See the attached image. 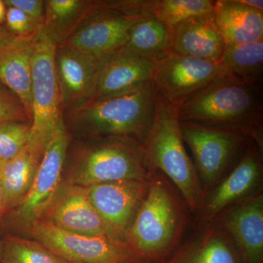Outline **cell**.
Listing matches in <instances>:
<instances>
[{
	"mask_svg": "<svg viewBox=\"0 0 263 263\" xmlns=\"http://www.w3.org/2000/svg\"><path fill=\"white\" fill-rule=\"evenodd\" d=\"M71 155L67 182L89 187L124 180L141 181L147 162L143 145L123 137H96Z\"/></svg>",
	"mask_w": 263,
	"mask_h": 263,
	"instance_id": "3957f363",
	"label": "cell"
},
{
	"mask_svg": "<svg viewBox=\"0 0 263 263\" xmlns=\"http://www.w3.org/2000/svg\"><path fill=\"white\" fill-rule=\"evenodd\" d=\"M176 229V208L171 195L162 183H152L128 230L129 243L143 255L160 253L171 245Z\"/></svg>",
	"mask_w": 263,
	"mask_h": 263,
	"instance_id": "30bf717a",
	"label": "cell"
},
{
	"mask_svg": "<svg viewBox=\"0 0 263 263\" xmlns=\"http://www.w3.org/2000/svg\"><path fill=\"white\" fill-rule=\"evenodd\" d=\"M241 4L247 5L250 8H254L263 11L262 0H238Z\"/></svg>",
	"mask_w": 263,
	"mask_h": 263,
	"instance_id": "d6a6232c",
	"label": "cell"
},
{
	"mask_svg": "<svg viewBox=\"0 0 263 263\" xmlns=\"http://www.w3.org/2000/svg\"><path fill=\"white\" fill-rule=\"evenodd\" d=\"M38 33L14 35L0 47V83L23 103L32 121V66Z\"/></svg>",
	"mask_w": 263,
	"mask_h": 263,
	"instance_id": "2e32d148",
	"label": "cell"
},
{
	"mask_svg": "<svg viewBox=\"0 0 263 263\" xmlns=\"http://www.w3.org/2000/svg\"><path fill=\"white\" fill-rule=\"evenodd\" d=\"M183 141L190 147L202 180L216 181L245 143L243 135L180 122Z\"/></svg>",
	"mask_w": 263,
	"mask_h": 263,
	"instance_id": "8fae6325",
	"label": "cell"
},
{
	"mask_svg": "<svg viewBox=\"0 0 263 263\" xmlns=\"http://www.w3.org/2000/svg\"><path fill=\"white\" fill-rule=\"evenodd\" d=\"M91 204L112 239L120 242L127 235L132 216L144 189L138 180H124L89 186Z\"/></svg>",
	"mask_w": 263,
	"mask_h": 263,
	"instance_id": "4fadbf2b",
	"label": "cell"
},
{
	"mask_svg": "<svg viewBox=\"0 0 263 263\" xmlns=\"http://www.w3.org/2000/svg\"><path fill=\"white\" fill-rule=\"evenodd\" d=\"M53 61L62 113L71 105L91 96L101 64L66 46L56 47Z\"/></svg>",
	"mask_w": 263,
	"mask_h": 263,
	"instance_id": "9a60e30c",
	"label": "cell"
},
{
	"mask_svg": "<svg viewBox=\"0 0 263 263\" xmlns=\"http://www.w3.org/2000/svg\"><path fill=\"white\" fill-rule=\"evenodd\" d=\"M6 28L15 35H29L41 32L43 22L29 16L22 10L7 6Z\"/></svg>",
	"mask_w": 263,
	"mask_h": 263,
	"instance_id": "f546056e",
	"label": "cell"
},
{
	"mask_svg": "<svg viewBox=\"0 0 263 263\" xmlns=\"http://www.w3.org/2000/svg\"><path fill=\"white\" fill-rule=\"evenodd\" d=\"M40 162L27 146L18 155L0 164V186L6 214L21 205L28 195Z\"/></svg>",
	"mask_w": 263,
	"mask_h": 263,
	"instance_id": "7402d4cb",
	"label": "cell"
},
{
	"mask_svg": "<svg viewBox=\"0 0 263 263\" xmlns=\"http://www.w3.org/2000/svg\"><path fill=\"white\" fill-rule=\"evenodd\" d=\"M31 123L9 121L0 123V164L13 158L27 146Z\"/></svg>",
	"mask_w": 263,
	"mask_h": 263,
	"instance_id": "4316f807",
	"label": "cell"
},
{
	"mask_svg": "<svg viewBox=\"0 0 263 263\" xmlns=\"http://www.w3.org/2000/svg\"><path fill=\"white\" fill-rule=\"evenodd\" d=\"M156 62L117 50L100 65L92 94L103 98L129 92L153 80Z\"/></svg>",
	"mask_w": 263,
	"mask_h": 263,
	"instance_id": "5bb4252c",
	"label": "cell"
},
{
	"mask_svg": "<svg viewBox=\"0 0 263 263\" xmlns=\"http://www.w3.org/2000/svg\"><path fill=\"white\" fill-rule=\"evenodd\" d=\"M70 141V133L62 117L40 162L28 195L21 205L5 214H9L10 222L16 228L27 230L33 222L41 219L51 203L62 183V173Z\"/></svg>",
	"mask_w": 263,
	"mask_h": 263,
	"instance_id": "8992f818",
	"label": "cell"
},
{
	"mask_svg": "<svg viewBox=\"0 0 263 263\" xmlns=\"http://www.w3.org/2000/svg\"><path fill=\"white\" fill-rule=\"evenodd\" d=\"M221 64L173 53L156 64L153 82L157 92L179 108L183 103L226 76Z\"/></svg>",
	"mask_w": 263,
	"mask_h": 263,
	"instance_id": "ba28073f",
	"label": "cell"
},
{
	"mask_svg": "<svg viewBox=\"0 0 263 263\" xmlns=\"http://www.w3.org/2000/svg\"><path fill=\"white\" fill-rule=\"evenodd\" d=\"M2 263H66L41 243L15 235L3 238Z\"/></svg>",
	"mask_w": 263,
	"mask_h": 263,
	"instance_id": "484cf974",
	"label": "cell"
},
{
	"mask_svg": "<svg viewBox=\"0 0 263 263\" xmlns=\"http://www.w3.org/2000/svg\"><path fill=\"white\" fill-rule=\"evenodd\" d=\"M66 263H70V262H66Z\"/></svg>",
	"mask_w": 263,
	"mask_h": 263,
	"instance_id": "8d00e7d4",
	"label": "cell"
},
{
	"mask_svg": "<svg viewBox=\"0 0 263 263\" xmlns=\"http://www.w3.org/2000/svg\"><path fill=\"white\" fill-rule=\"evenodd\" d=\"M15 34H12L6 27H0V47L3 46L7 41H9Z\"/></svg>",
	"mask_w": 263,
	"mask_h": 263,
	"instance_id": "1f68e13d",
	"label": "cell"
},
{
	"mask_svg": "<svg viewBox=\"0 0 263 263\" xmlns=\"http://www.w3.org/2000/svg\"><path fill=\"white\" fill-rule=\"evenodd\" d=\"M2 254H3V240L0 238V263H2Z\"/></svg>",
	"mask_w": 263,
	"mask_h": 263,
	"instance_id": "d590c367",
	"label": "cell"
},
{
	"mask_svg": "<svg viewBox=\"0 0 263 263\" xmlns=\"http://www.w3.org/2000/svg\"><path fill=\"white\" fill-rule=\"evenodd\" d=\"M179 122L243 136H259L263 119L262 83L223 76L178 108Z\"/></svg>",
	"mask_w": 263,
	"mask_h": 263,
	"instance_id": "7a4b0ae2",
	"label": "cell"
},
{
	"mask_svg": "<svg viewBox=\"0 0 263 263\" xmlns=\"http://www.w3.org/2000/svg\"><path fill=\"white\" fill-rule=\"evenodd\" d=\"M6 6L13 7L43 23L45 3L42 0H5Z\"/></svg>",
	"mask_w": 263,
	"mask_h": 263,
	"instance_id": "4dcf8cb0",
	"label": "cell"
},
{
	"mask_svg": "<svg viewBox=\"0 0 263 263\" xmlns=\"http://www.w3.org/2000/svg\"><path fill=\"white\" fill-rule=\"evenodd\" d=\"M7 6L4 1L0 0V27L5 22V15H6Z\"/></svg>",
	"mask_w": 263,
	"mask_h": 263,
	"instance_id": "e575fe53",
	"label": "cell"
},
{
	"mask_svg": "<svg viewBox=\"0 0 263 263\" xmlns=\"http://www.w3.org/2000/svg\"><path fill=\"white\" fill-rule=\"evenodd\" d=\"M213 12L226 45L263 41V11L241 4L238 0H218Z\"/></svg>",
	"mask_w": 263,
	"mask_h": 263,
	"instance_id": "d6986e66",
	"label": "cell"
},
{
	"mask_svg": "<svg viewBox=\"0 0 263 263\" xmlns=\"http://www.w3.org/2000/svg\"><path fill=\"white\" fill-rule=\"evenodd\" d=\"M213 0H148L147 9L174 31L180 24L214 11Z\"/></svg>",
	"mask_w": 263,
	"mask_h": 263,
	"instance_id": "d4e9b609",
	"label": "cell"
},
{
	"mask_svg": "<svg viewBox=\"0 0 263 263\" xmlns=\"http://www.w3.org/2000/svg\"><path fill=\"white\" fill-rule=\"evenodd\" d=\"M181 263H235L234 257L220 238L208 240Z\"/></svg>",
	"mask_w": 263,
	"mask_h": 263,
	"instance_id": "83f0119b",
	"label": "cell"
},
{
	"mask_svg": "<svg viewBox=\"0 0 263 263\" xmlns=\"http://www.w3.org/2000/svg\"><path fill=\"white\" fill-rule=\"evenodd\" d=\"M43 30L61 46L98 8V0H46Z\"/></svg>",
	"mask_w": 263,
	"mask_h": 263,
	"instance_id": "44dd1931",
	"label": "cell"
},
{
	"mask_svg": "<svg viewBox=\"0 0 263 263\" xmlns=\"http://www.w3.org/2000/svg\"><path fill=\"white\" fill-rule=\"evenodd\" d=\"M226 226L234 238L245 263H262V195L254 197L233 209L227 217Z\"/></svg>",
	"mask_w": 263,
	"mask_h": 263,
	"instance_id": "ac0fdd59",
	"label": "cell"
},
{
	"mask_svg": "<svg viewBox=\"0 0 263 263\" xmlns=\"http://www.w3.org/2000/svg\"><path fill=\"white\" fill-rule=\"evenodd\" d=\"M5 214H6V209H5L4 197H3V191L0 186V222L3 220Z\"/></svg>",
	"mask_w": 263,
	"mask_h": 263,
	"instance_id": "836d02e7",
	"label": "cell"
},
{
	"mask_svg": "<svg viewBox=\"0 0 263 263\" xmlns=\"http://www.w3.org/2000/svg\"><path fill=\"white\" fill-rule=\"evenodd\" d=\"M172 46L173 31L148 10L133 26L127 41L119 50L157 63L172 54Z\"/></svg>",
	"mask_w": 263,
	"mask_h": 263,
	"instance_id": "ffe728a7",
	"label": "cell"
},
{
	"mask_svg": "<svg viewBox=\"0 0 263 263\" xmlns=\"http://www.w3.org/2000/svg\"><path fill=\"white\" fill-rule=\"evenodd\" d=\"M226 42L214 12L185 21L173 31V53L219 63Z\"/></svg>",
	"mask_w": 263,
	"mask_h": 263,
	"instance_id": "e0dca14e",
	"label": "cell"
},
{
	"mask_svg": "<svg viewBox=\"0 0 263 263\" xmlns=\"http://www.w3.org/2000/svg\"><path fill=\"white\" fill-rule=\"evenodd\" d=\"M260 175V163L254 148L247 151L233 172L213 194L208 204L209 214H215L248 193Z\"/></svg>",
	"mask_w": 263,
	"mask_h": 263,
	"instance_id": "603a6c76",
	"label": "cell"
},
{
	"mask_svg": "<svg viewBox=\"0 0 263 263\" xmlns=\"http://www.w3.org/2000/svg\"><path fill=\"white\" fill-rule=\"evenodd\" d=\"M219 63L227 76L249 82L262 83L263 41L226 45Z\"/></svg>",
	"mask_w": 263,
	"mask_h": 263,
	"instance_id": "cb8c5ba5",
	"label": "cell"
},
{
	"mask_svg": "<svg viewBox=\"0 0 263 263\" xmlns=\"http://www.w3.org/2000/svg\"><path fill=\"white\" fill-rule=\"evenodd\" d=\"M57 46L43 32L34 44L32 66V123L27 147L41 162L62 119L61 100L55 72Z\"/></svg>",
	"mask_w": 263,
	"mask_h": 263,
	"instance_id": "5b68a950",
	"label": "cell"
},
{
	"mask_svg": "<svg viewBox=\"0 0 263 263\" xmlns=\"http://www.w3.org/2000/svg\"><path fill=\"white\" fill-rule=\"evenodd\" d=\"M157 89L153 81L124 94L88 98L62 113L67 131L91 137H123L144 146L155 118Z\"/></svg>",
	"mask_w": 263,
	"mask_h": 263,
	"instance_id": "6da1fadb",
	"label": "cell"
},
{
	"mask_svg": "<svg viewBox=\"0 0 263 263\" xmlns=\"http://www.w3.org/2000/svg\"><path fill=\"white\" fill-rule=\"evenodd\" d=\"M144 14L117 10L112 0H98L97 9L61 46L86 53L102 64L122 47L133 26Z\"/></svg>",
	"mask_w": 263,
	"mask_h": 263,
	"instance_id": "52a82bcc",
	"label": "cell"
},
{
	"mask_svg": "<svg viewBox=\"0 0 263 263\" xmlns=\"http://www.w3.org/2000/svg\"><path fill=\"white\" fill-rule=\"evenodd\" d=\"M183 143L178 108L157 91L153 124L143 146L146 161L174 181L194 209L200 197V183Z\"/></svg>",
	"mask_w": 263,
	"mask_h": 263,
	"instance_id": "277c9868",
	"label": "cell"
},
{
	"mask_svg": "<svg viewBox=\"0 0 263 263\" xmlns=\"http://www.w3.org/2000/svg\"><path fill=\"white\" fill-rule=\"evenodd\" d=\"M9 121L32 123L22 101L0 83V123Z\"/></svg>",
	"mask_w": 263,
	"mask_h": 263,
	"instance_id": "f1b7e54d",
	"label": "cell"
},
{
	"mask_svg": "<svg viewBox=\"0 0 263 263\" xmlns=\"http://www.w3.org/2000/svg\"><path fill=\"white\" fill-rule=\"evenodd\" d=\"M40 220L76 234L112 239L91 204L88 188L67 181L62 183Z\"/></svg>",
	"mask_w": 263,
	"mask_h": 263,
	"instance_id": "7c38bea8",
	"label": "cell"
},
{
	"mask_svg": "<svg viewBox=\"0 0 263 263\" xmlns=\"http://www.w3.org/2000/svg\"><path fill=\"white\" fill-rule=\"evenodd\" d=\"M25 231L66 262L124 263L128 259L120 242L109 238L76 234L42 220L34 221Z\"/></svg>",
	"mask_w": 263,
	"mask_h": 263,
	"instance_id": "9c48e42d",
	"label": "cell"
}]
</instances>
